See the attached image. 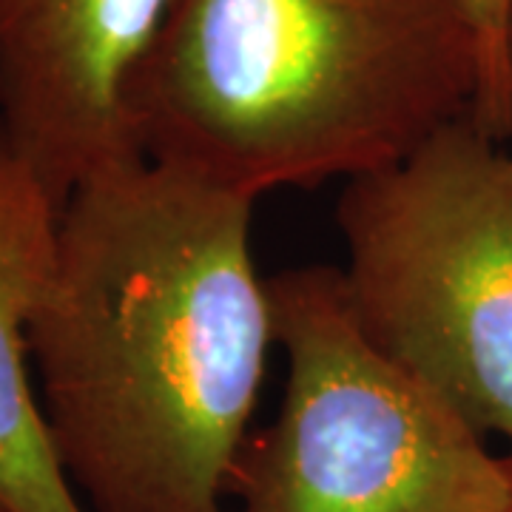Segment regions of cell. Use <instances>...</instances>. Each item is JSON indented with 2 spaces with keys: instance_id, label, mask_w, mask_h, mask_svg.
I'll return each instance as SVG.
<instances>
[{
  "instance_id": "obj_7",
  "label": "cell",
  "mask_w": 512,
  "mask_h": 512,
  "mask_svg": "<svg viewBox=\"0 0 512 512\" xmlns=\"http://www.w3.org/2000/svg\"><path fill=\"white\" fill-rule=\"evenodd\" d=\"M476 26L484 66V89L476 120L498 140L512 143V0H464Z\"/></svg>"
},
{
  "instance_id": "obj_5",
  "label": "cell",
  "mask_w": 512,
  "mask_h": 512,
  "mask_svg": "<svg viewBox=\"0 0 512 512\" xmlns=\"http://www.w3.org/2000/svg\"><path fill=\"white\" fill-rule=\"evenodd\" d=\"M174 0H0V120L55 202L143 157L134 80Z\"/></svg>"
},
{
  "instance_id": "obj_8",
  "label": "cell",
  "mask_w": 512,
  "mask_h": 512,
  "mask_svg": "<svg viewBox=\"0 0 512 512\" xmlns=\"http://www.w3.org/2000/svg\"><path fill=\"white\" fill-rule=\"evenodd\" d=\"M510 57H512V26H510Z\"/></svg>"
},
{
  "instance_id": "obj_3",
  "label": "cell",
  "mask_w": 512,
  "mask_h": 512,
  "mask_svg": "<svg viewBox=\"0 0 512 512\" xmlns=\"http://www.w3.org/2000/svg\"><path fill=\"white\" fill-rule=\"evenodd\" d=\"M356 325L478 433L512 439V143L476 117L345 183Z\"/></svg>"
},
{
  "instance_id": "obj_1",
  "label": "cell",
  "mask_w": 512,
  "mask_h": 512,
  "mask_svg": "<svg viewBox=\"0 0 512 512\" xmlns=\"http://www.w3.org/2000/svg\"><path fill=\"white\" fill-rule=\"evenodd\" d=\"M254 205L148 157L63 205L29 353L57 461L94 512H228L274 342Z\"/></svg>"
},
{
  "instance_id": "obj_6",
  "label": "cell",
  "mask_w": 512,
  "mask_h": 512,
  "mask_svg": "<svg viewBox=\"0 0 512 512\" xmlns=\"http://www.w3.org/2000/svg\"><path fill=\"white\" fill-rule=\"evenodd\" d=\"M60 205L0 120V512H86L29 373V328L57 265Z\"/></svg>"
},
{
  "instance_id": "obj_4",
  "label": "cell",
  "mask_w": 512,
  "mask_h": 512,
  "mask_svg": "<svg viewBox=\"0 0 512 512\" xmlns=\"http://www.w3.org/2000/svg\"><path fill=\"white\" fill-rule=\"evenodd\" d=\"M268 293L285 396L239 456L228 512H512L510 456L367 342L336 268L282 271Z\"/></svg>"
},
{
  "instance_id": "obj_2",
  "label": "cell",
  "mask_w": 512,
  "mask_h": 512,
  "mask_svg": "<svg viewBox=\"0 0 512 512\" xmlns=\"http://www.w3.org/2000/svg\"><path fill=\"white\" fill-rule=\"evenodd\" d=\"M481 89L464 0H174L128 114L143 157L256 202L402 160Z\"/></svg>"
},
{
  "instance_id": "obj_9",
  "label": "cell",
  "mask_w": 512,
  "mask_h": 512,
  "mask_svg": "<svg viewBox=\"0 0 512 512\" xmlns=\"http://www.w3.org/2000/svg\"><path fill=\"white\" fill-rule=\"evenodd\" d=\"M510 467H512V456H510Z\"/></svg>"
}]
</instances>
